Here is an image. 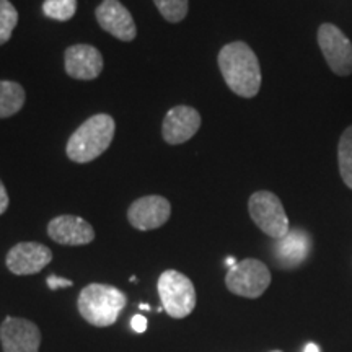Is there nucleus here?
<instances>
[{
    "mask_svg": "<svg viewBox=\"0 0 352 352\" xmlns=\"http://www.w3.org/2000/svg\"><path fill=\"white\" fill-rule=\"evenodd\" d=\"M220 74L227 87L241 98H253L261 88V67L256 54L243 41L228 43L217 57Z\"/></svg>",
    "mask_w": 352,
    "mask_h": 352,
    "instance_id": "obj_1",
    "label": "nucleus"
},
{
    "mask_svg": "<svg viewBox=\"0 0 352 352\" xmlns=\"http://www.w3.org/2000/svg\"><path fill=\"white\" fill-rule=\"evenodd\" d=\"M116 132L113 116L98 113L88 118L67 140L65 153L76 164H88L108 151Z\"/></svg>",
    "mask_w": 352,
    "mask_h": 352,
    "instance_id": "obj_2",
    "label": "nucleus"
},
{
    "mask_svg": "<svg viewBox=\"0 0 352 352\" xmlns=\"http://www.w3.org/2000/svg\"><path fill=\"white\" fill-rule=\"evenodd\" d=\"M127 297L121 289L109 284H88L78 294V314L96 328L111 327L126 308Z\"/></svg>",
    "mask_w": 352,
    "mask_h": 352,
    "instance_id": "obj_3",
    "label": "nucleus"
},
{
    "mask_svg": "<svg viewBox=\"0 0 352 352\" xmlns=\"http://www.w3.org/2000/svg\"><path fill=\"white\" fill-rule=\"evenodd\" d=\"M158 296L162 307L171 318H186L196 307V289L183 272L168 270L158 277Z\"/></svg>",
    "mask_w": 352,
    "mask_h": 352,
    "instance_id": "obj_4",
    "label": "nucleus"
},
{
    "mask_svg": "<svg viewBox=\"0 0 352 352\" xmlns=\"http://www.w3.org/2000/svg\"><path fill=\"white\" fill-rule=\"evenodd\" d=\"M271 284L270 267L254 258H246L228 270L226 285L235 296L245 298L261 297Z\"/></svg>",
    "mask_w": 352,
    "mask_h": 352,
    "instance_id": "obj_5",
    "label": "nucleus"
},
{
    "mask_svg": "<svg viewBox=\"0 0 352 352\" xmlns=\"http://www.w3.org/2000/svg\"><path fill=\"white\" fill-rule=\"evenodd\" d=\"M253 222L271 239L279 240L290 230L289 219L283 202L271 191H256L248 201Z\"/></svg>",
    "mask_w": 352,
    "mask_h": 352,
    "instance_id": "obj_6",
    "label": "nucleus"
},
{
    "mask_svg": "<svg viewBox=\"0 0 352 352\" xmlns=\"http://www.w3.org/2000/svg\"><path fill=\"white\" fill-rule=\"evenodd\" d=\"M318 46L329 69L336 76L346 77L352 74V43L333 23H323L318 28Z\"/></svg>",
    "mask_w": 352,
    "mask_h": 352,
    "instance_id": "obj_7",
    "label": "nucleus"
},
{
    "mask_svg": "<svg viewBox=\"0 0 352 352\" xmlns=\"http://www.w3.org/2000/svg\"><path fill=\"white\" fill-rule=\"evenodd\" d=\"M171 204L164 196L152 195L135 199L127 209V220L135 230L148 232L160 228L168 222Z\"/></svg>",
    "mask_w": 352,
    "mask_h": 352,
    "instance_id": "obj_8",
    "label": "nucleus"
},
{
    "mask_svg": "<svg viewBox=\"0 0 352 352\" xmlns=\"http://www.w3.org/2000/svg\"><path fill=\"white\" fill-rule=\"evenodd\" d=\"M52 261V252L36 241H21L7 253L6 264L15 276H32L41 272Z\"/></svg>",
    "mask_w": 352,
    "mask_h": 352,
    "instance_id": "obj_9",
    "label": "nucleus"
},
{
    "mask_svg": "<svg viewBox=\"0 0 352 352\" xmlns=\"http://www.w3.org/2000/svg\"><path fill=\"white\" fill-rule=\"evenodd\" d=\"M0 342L3 352H39L41 331L33 321L7 316L0 324Z\"/></svg>",
    "mask_w": 352,
    "mask_h": 352,
    "instance_id": "obj_10",
    "label": "nucleus"
},
{
    "mask_svg": "<svg viewBox=\"0 0 352 352\" xmlns=\"http://www.w3.org/2000/svg\"><path fill=\"white\" fill-rule=\"evenodd\" d=\"M95 16L101 28L120 41L129 43L138 36L135 21L120 0H103L96 7Z\"/></svg>",
    "mask_w": 352,
    "mask_h": 352,
    "instance_id": "obj_11",
    "label": "nucleus"
},
{
    "mask_svg": "<svg viewBox=\"0 0 352 352\" xmlns=\"http://www.w3.org/2000/svg\"><path fill=\"white\" fill-rule=\"evenodd\" d=\"M201 122V114L196 108L178 104L165 114L162 135H164L165 142L170 145L184 144L195 138L196 132L199 131Z\"/></svg>",
    "mask_w": 352,
    "mask_h": 352,
    "instance_id": "obj_12",
    "label": "nucleus"
},
{
    "mask_svg": "<svg viewBox=\"0 0 352 352\" xmlns=\"http://www.w3.org/2000/svg\"><path fill=\"white\" fill-rule=\"evenodd\" d=\"M64 67L76 80H95L103 72V56L91 44H74L64 52Z\"/></svg>",
    "mask_w": 352,
    "mask_h": 352,
    "instance_id": "obj_13",
    "label": "nucleus"
},
{
    "mask_svg": "<svg viewBox=\"0 0 352 352\" xmlns=\"http://www.w3.org/2000/svg\"><path fill=\"white\" fill-rule=\"evenodd\" d=\"M47 235L56 243L82 246L95 240V230L85 219L78 215H59L47 223Z\"/></svg>",
    "mask_w": 352,
    "mask_h": 352,
    "instance_id": "obj_14",
    "label": "nucleus"
},
{
    "mask_svg": "<svg viewBox=\"0 0 352 352\" xmlns=\"http://www.w3.org/2000/svg\"><path fill=\"white\" fill-rule=\"evenodd\" d=\"M311 252L310 235L302 228H294L283 239L276 240L274 256L276 261L284 270H294L308 258Z\"/></svg>",
    "mask_w": 352,
    "mask_h": 352,
    "instance_id": "obj_15",
    "label": "nucleus"
},
{
    "mask_svg": "<svg viewBox=\"0 0 352 352\" xmlns=\"http://www.w3.org/2000/svg\"><path fill=\"white\" fill-rule=\"evenodd\" d=\"M26 94L20 83L0 80V120L15 116L25 107Z\"/></svg>",
    "mask_w": 352,
    "mask_h": 352,
    "instance_id": "obj_16",
    "label": "nucleus"
},
{
    "mask_svg": "<svg viewBox=\"0 0 352 352\" xmlns=\"http://www.w3.org/2000/svg\"><path fill=\"white\" fill-rule=\"evenodd\" d=\"M338 165L342 182L352 189V126L342 132L338 144Z\"/></svg>",
    "mask_w": 352,
    "mask_h": 352,
    "instance_id": "obj_17",
    "label": "nucleus"
},
{
    "mask_svg": "<svg viewBox=\"0 0 352 352\" xmlns=\"http://www.w3.org/2000/svg\"><path fill=\"white\" fill-rule=\"evenodd\" d=\"M16 25H19V10L10 0H0V46L10 41Z\"/></svg>",
    "mask_w": 352,
    "mask_h": 352,
    "instance_id": "obj_18",
    "label": "nucleus"
},
{
    "mask_svg": "<svg viewBox=\"0 0 352 352\" xmlns=\"http://www.w3.org/2000/svg\"><path fill=\"white\" fill-rule=\"evenodd\" d=\"M77 12V0H44L43 13L56 21H69Z\"/></svg>",
    "mask_w": 352,
    "mask_h": 352,
    "instance_id": "obj_19",
    "label": "nucleus"
},
{
    "mask_svg": "<svg viewBox=\"0 0 352 352\" xmlns=\"http://www.w3.org/2000/svg\"><path fill=\"white\" fill-rule=\"evenodd\" d=\"M153 3L160 15L170 23H179L188 15L189 0H153Z\"/></svg>",
    "mask_w": 352,
    "mask_h": 352,
    "instance_id": "obj_20",
    "label": "nucleus"
},
{
    "mask_svg": "<svg viewBox=\"0 0 352 352\" xmlns=\"http://www.w3.org/2000/svg\"><path fill=\"white\" fill-rule=\"evenodd\" d=\"M46 284L51 290L67 289V287H72V285H74V283L70 279H65V277H60V276H56V274H51L50 277H47Z\"/></svg>",
    "mask_w": 352,
    "mask_h": 352,
    "instance_id": "obj_21",
    "label": "nucleus"
},
{
    "mask_svg": "<svg viewBox=\"0 0 352 352\" xmlns=\"http://www.w3.org/2000/svg\"><path fill=\"white\" fill-rule=\"evenodd\" d=\"M131 327L135 333H144L147 329V318L144 315H134L131 320Z\"/></svg>",
    "mask_w": 352,
    "mask_h": 352,
    "instance_id": "obj_22",
    "label": "nucleus"
},
{
    "mask_svg": "<svg viewBox=\"0 0 352 352\" xmlns=\"http://www.w3.org/2000/svg\"><path fill=\"white\" fill-rule=\"evenodd\" d=\"M8 204H10V197H8L7 188L6 184L0 182V215L6 214V210L8 209Z\"/></svg>",
    "mask_w": 352,
    "mask_h": 352,
    "instance_id": "obj_23",
    "label": "nucleus"
},
{
    "mask_svg": "<svg viewBox=\"0 0 352 352\" xmlns=\"http://www.w3.org/2000/svg\"><path fill=\"white\" fill-rule=\"evenodd\" d=\"M303 352H320V349H318V346L314 344V342H310V344H307L305 351Z\"/></svg>",
    "mask_w": 352,
    "mask_h": 352,
    "instance_id": "obj_24",
    "label": "nucleus"
},
{
    "mask_svg": "<svg viewBox=\"0 0 352 352\" xmlns=\"http://www.w3.org/2000/svg\"><path fill=\"white\" fill-rule=\"evenodd\" d=\"M227 264H228V266H235V264H236V259L235 258H227V261H226Z\"/></svg>",
    "mask_w": 352,
    "mask_h": 352,
    "instance_id": "obj_25",
    "label": "nucleus"
},
{
    "mask_svg": "<svg viewBox=\"0 0 352 352\" xmlns=\"http://www.w3.org/2000/svg\"><path fill=\"white\" fill-rule=\"evenodd\" d=\"M140 308H142V310H151V307H148L147 303H142V305H140Z\"/></svg>",
    "mask_w": 352,
    "mask_h": 352,
    "instance_id": "obj_26",
    "label": "nucleus"
},
{
    "mask_svg": "<svg viewBox=\"0 0 352 352\" xmlns=\"http://www.w3.org/2000/svg\"><path fill=\"white\" fill-rule=\"evenodd\" d=\"M272 352H283V351H272Z\"/></svg>",
    "mask_w": 352,
    "mask_h": 352,
    "instance_id": "obj_27",
    "label": "nucleus"
}]
</instances>
